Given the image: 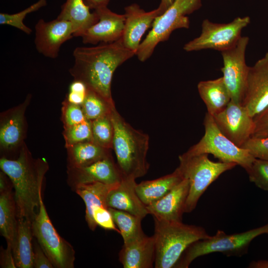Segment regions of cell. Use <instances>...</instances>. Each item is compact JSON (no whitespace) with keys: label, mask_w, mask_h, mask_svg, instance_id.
Segmentation results:
<instances>
[{"label":"cell","mask_w":268,"mask_h":268,"mask_svg":"<svg viewBox=\"0 0 268 268\" xmlns=\"http://www.w3.org/2000/svg\"><path fill=\"white\" fill-rule=\"evenodd\" d=\"M17 229V217L15 203L10 189L0 193V232L7 244L12 247Z\"/></svg>","instance_id":"83f0119b"},{"label":"cell","mask_w":268,"mask_h":268,"mask_svg":"<svg viewBox=\"0 0 268 268\" xmlns=\"http://www.w3.org/2000/svg\"><path fill=\"white\" fill-rule=\"evenodd\" d=\"M110 117L114 129L113 149L123 177L135 179L143 176L149 167L146 160L148 135L126 122L115 106Z\"/></svg>","instance_id":"3957f363"},{"label":"cell","mask_w":268,"mask_h":268,"mask_svg":"<svg viewBox=\"0 0 268 268\" xmlns=\"http://www.w3.org/2000/svg\"><path fill=\"white\" fill-rule=\"evenodd\" d=\"M33 236L32 222L24 217L17 218L16 236L12 247L16 268H33Z\"/></svg>","instance_id":"cb8c5ba5"},{"label":"cell","mask_w":268,"mask_h":268,"mask_svg":"<svg viewBox=\"0 0 268 268\" xmlns=\"http://www.w3.org/2000/svg\"><path fill=\"white\" fill-rule=\"evenodd\" d=\"M62 121L64 128L69 127L87 120L81 106L65 100L63 103Z\"/></svg>","instance_id":"e575fe53"},{"label":"cell","mask_w":268,"mask_h":268,"mask_svg":"<svg viewBox=\"0 0 268 268\" xmlns=\"http://www.w3.org/2000/svg\"><path fill=\"white\" fill-rule=\"evenodd\" d=\"M69 168H80L88 166L110 155L109 150L93 141H87L67 148Z\"/></svg>","instance_id":"4316f807"},{"label":"cell","mask_w":268,"mask_h":268,"mask_svg":"<svg viewBox=\"0 0 268 268\" xmlns=\"http://www.w3.org/2000/svg\"><path fill=\"white\" fill-rule=\"evenodd\" d=\"M255 128L251 136H268V106L253 117Z\"/></svg>","instance_id":"f35d334b"},{"label":"cell","mask_w":268,"mask_h":268,"mask_svg":"<svg viewBox=\"0 0 268 268\" xmlns=\"http://www.w3.org/2000/svg\"><path fill=\"white\" fill-rule=\"evenodd\" d=\"M120 231L124 245H129L144 237L141 227L142 219L127 212L108 208Z\"/></svg>","instance_id":"f1b7e54d"},{"label":"cell","mask_w":268,"mask_h":268,"mask_svg":"<svg viewBox=\"0 0 268 268\" xmlns=\"http://www.w3.org/2000/svg\"><path fill=\"white\" fill-rule=\"evenodd\" d=\"M0 167L14 188L17 217H24L32 222L40 209L42 183L48 169L47 162L34 159L23 143L17 158H1Z\"/></svg>","instance_id":"7a4b0ae2"},{"label":"cell","mask_w":268,"mask_h":268,"mask_svg":"<svg viewBox=\"0 0 268 268\" xmlns=\"http://www.w3.org/2000/svg\"><path fill=\"white\" fill-rule=\"evenodd\" d=\"M93 140L101 146L113 148L114 129L110 114L91 121Z\"/></svg>","instance_id":"4dcf8cb0"},{"label":"cell","mask_w":268,"mask_h":268,"mask_svg":"<svg viewBox=\"0 0 268 268\" xmlns=\"http://www.w3.org/2000/svg\"><path fill=\"white\" fill-rule=\"evenodd\" d=\"M246 172L251 182L268 191V160L255 158Z\"/></svg>","instance_id":"836d02e7"},{"label":"cell","mask_w":268,"mask_h":268,"mask_svg":"<svg viewBox=\"0 0 268 268\" xmlns=\"http://www.w3.org/2000/svg\"><path fill=\"white\" fill-rule=\"evenodd\" d=\"M250 268H268V260H260L251 262L248 266Z\"/></svg>","instance_id":"7bdbcfd3"},{"label":"cell","mask_w":268,"mask_h":268,"mask_svg":"<svg viewBox=\"0 0 268 268\" xmlns=\"http://www.w3.org/2000/svg\"><path fill=\"white\" fill-rule=\"evenodd\" d=\"M92 216L96 224L108 230L120 233L116 228L112 215L108 208L103 206H95L92 209Z\"/></svg>","instance_id":"8d00e7d4"},{"label":"cell","mask_w":268,"mask_h":268,"mask_svg":"<svg viewBox=\"0 0 268 268\" xmlns=\"http://www.w3.org/2000/svg\"><path fill=\"white\" fill-rule=\"evenodd\" d=\"M66 147L87 141H93L91 121L86 120L80 124L64 128L63 133Z\"/></svg>","instance_id":"d6a6232c"},{"label":"cell","mask_w":268,"mask_h":268,"mask_svg":"<svg viewBox=\"0 0 268 268\" xmlns=\"http://www.w3.org/2000/svg\"><path fill=\"white\" fill-rule=\"evenodd\" d=\"M268 233V223L247 231L228 234L218 230L213 236L198 240L184 251L175 268H187L196 258L219 252L227 256L241 257L247 254L251 242L257 237Z\"/></svg>","instance_id":"5b68a950"},{"label":"cell","mask_w":268,"mask_h":268,"mask_svg":"<svg viewBox=\"0 0 268 268\" xmlns=\"http://www.w3.org/2000/svg\"><path fill=\"white\" fill-rule=\"evenodd\" d=\"M119 258L124 268H152L155 258L153 236L145 235L129 245H123Z\"/></svg>","instance_id":"44dd1931"},{"label":"cell","mask_w":268,"mask_h":268,"mask_svg":"<svg viewBox=\"0 0 268 268\" xmlns=\"http://www.w3.org/2000/svg\"><path fill=\"white\" fill-rule=\"evenodd\" d=\"M212 117L221 133L239 147L253 133V117L241 104L231 100L222 111Z\"/></svg>","instance_id":"7c38bea8"},{"label":"cell","mask_w":268,"mask_h":268,"mask_svg":"<svg viewBox=\"0 0 268 268\" xmlns=\"http://www.w3.org/2000/svg\"><path fill=\"white\" fill-rule=\"evenodd\" d=\"M84 3L90 9L95 10L104 7H107L110 0H83Z\"/></svg>","instance_id":"b9f144b4"},{"label":"cell","mask_w":268,"mask_h":268,"mask_svg":"<svg viewBox=\"0 0 268 268\" xmlns=\"http://www.w3.org/2000/svg\"><path fill=\"white\" fill-rule=\"evenodd\" d=\"M57 18L73 24L75 29L73 37H79L99 19L97 13L91 12L83 0H67Z\"/></svg>","instance_id":"d4e9b609"},{"label":"cell","mask_w":268,"mask_h":268,"mask_svg":"<svg viewBox=\"0 0 268 268\" xmlns=\"http://www.w3.org/2000/svg\"><path fill=\"white\" fill-rule=\"evenodd\" d=\"M98 21L82 33L84 44H96L98 43H109L115 42L123 36L125 15L119 14L104 7L95 10Z\"/></svg>","instance_id":"2e32d148"},{"label":"cell","mask_w":268,"mask_h":268,"mask_svg":"<svg viewBox=\"0 0 268 268\" xmlns=\"http://www.w3.org/2000/svg\"><path fill=\"white\" fill-rule=\"evenodd\" d=\"M135 55L134 52L125 47L122 38L96 46L78 47L73 52L74 62L69 71L74 79L82 81L88 88L114 105L111 88L114 72Z\"/></svg>","instance_id":"6da1fadb"},{"label":"cell","mask_w":268,"mask_h":268,"mask_svg":"<svg viewBox=\"0 0 268 268\" xmlns=\"http://www.w3.org/2000/svg\"><path fill=\"white\" fill-rule=\"evenodd\" d=\"M201 5V0H174L171 5L155 19L151 30L141 42L135 55L138 60L141 62L147 60L156 46L166 41L175 30L188 28L190 20L187 15Z\"/></svg>","instance_id":"52a82bcc"},{"label":"cell","mask_w":268,"mask_h":268,"mask_svg":"<svg viewBox=\"0 0 268 268\" xmlns=\"http://www.w3.org/2000/svg\"><path fill=\"white\" fill-rule=\"evenodd\" d=\"M33 250V268H53L54 267L40 246L35 244Z\"/></svg>","instance_id":"ab89813d"},{"label":"cell","mask_w":268,"mask_h":268,"mask_svg":"<svg viewBox=\"0 0 268 268\" xmlns=\"http://www.w3.org/2000/svg\"><path fill=\"white\" fill-rule=\"evenodd\" d=\"M197 87L199 95L206 107L207 113L211 116L222 111L231 100L222 76L212 80L201 81Z\"/></svg>","instance_id":"603a6c76"},{"label":"cell","mask_w":268,"mask_h":268,"mask_svg":"<svg viewBox=\"0 0 268 268\" xmlns=\"http://www.w3.org/2000/svg\"><path fill=\"white\" fill-rule=\"evenodd\" d=\"M0 266L1 268H16L13 255L12 247L7 244L6 249L1 251Z\"/></svg>","instance_id":"60d3db41"},{"label":"cell","mask_w":268,"mask_h":268,"mask_svg":"<svg viewBox=\"0 0 268 268\" xmlns=\"http://www.w3.org/2000/svg\"><path fill=\"white\" fill-rule=\"evenodd\" d=\"M203 125V136L184 153L185 155L210 154L220 161L235 163L246 171L250 167L255 158L247 150L237 146L224 135L217 127L212 116L207 112Z\"/></svg>","instance_id":"ba28073f"},{"label":"cell","mask_w":268,"mask_h":268,"mask_svg":"<svg viewBox=\"0 0 268 268\" xmlns=\"http://www.w3.org/2000/svg\"><path fill=\"white\" fill-rule=\"evenodd\" d=\"M155 268H175L186 249L193 243L210 235L201 226L182 222L160 220L154 218Z\"/></svg>","instance_id":"277c9868"},{"label":"cell","mask_w":268,"mask_h":268,"mask_svg":"<svg viewBox=\"0 0 268 268\" xmlns=\"http://www.w3.org/2000/svg\"><path fill=\"white\" fill-rule=\"evenodd\" d=\"M33 235L53 265L58 268H73L74 251L53 226L42 199L37 215L32 222Z\"/></svg>","instance_id":"9c48e42d"},{"label":"cell","mask_w":268,"mask_h":268,"mask_svg":"<svg viewBox=\"0 0 268 268\" xmlns=\"http://www.w3.org/2000/svg\"><path fill=\"white\" fill-rule=\"evenodd\" d=\"M249 38L241 37L231 48L221 52L223 66L221 68L224 82L231 101L242 104L249 69L245 53Z\"/></svg>","instance_id":"8fae6325"},{"label":"cell","mask_w":268,"mask_h":268,"mask_svg":"<svg viewBox=\"0 0 268 268\" xmlns=\"http://www.w3.org/2000/svg\"><path fill=\"white\" fill-rule=\"evenodd\" d=\"M255 158L268 160V136L250 137L241 146Z\"/></svg>","instance_id":"d590c367"},{"label":"cell","mask_w":268,"mask_h":268,"mask_svg":"<svg viewBox=\"0 0 268 268\" xmlns=\"http://www.w3.org/2000/svg\"><path fill=\"white\" fill-rule=\"evenodd\" d=\"M34 43L37 51L46 57H58L60 48L75 32L70 21L56 18L50 21L43 19L38 20L35 26Z\"/></svg>","instance_id":"4fadbf2b"},{"label":"cell","mask_w":268,"mask_h":268,"mask_svg":"<svg viewBox=\"0 0 268 268\" xmlns=\"http://www.w3.org/2000/svg\"><path fill=\"white\" fill-rule=\"evenodd\" d=\"M242 105L252 117L268 106V52L249 67Z\"/></svg>","instance_id":"5bb4252c"},{"label":"cell","mask_w":268,"mask_h":268,"mask_svg":"<svg viewBox=\"0 0 268 268\" xmlns=\"http://www.w3.org/2000/svg\"><path fill=\"white\" fill-rule=\"evenodd\" d=\"M184 178L181 171L177 168L171 174L137 184L135 191L140 200L147 206L164 197Z\"/></svg>","instance_id":"7402d4cb"},{"label":"cell","mask_w":268,"mask_h":268,"mask_svg":"<svg viewBox=\"0 0 268 268\" xmlns=\"http://www.w3.org/2000/svg\"><path fill=\"white\" fill-rule=\"evenodd\" d=\"M46 4L47 0H39L35 3L18 13L14 14L0 13V24L13 26L27 34H30L32 32V29L23 23V20L28 14L38 10Z\"/></svg>","instance_id":"1f68e13d"},{"label":"cell","mask_w":268,"mask_h":268,"mask_svg":"<svg viewBox=\"0 0 268 268\" xmlns=\"http://www.w3.org/2000/svg\"><path fill=\"white\" fill-rule=\"evenodd\" d=\"M135 179L123 177L121 182L109 192L106 204L112 208L144 218L149 212L135 191Z\"/></svg>","instance_id":"ffe728a7"},{"label":"cell","mask_w":268,"mask_h":268,"mask_svg":"<svg viewBox=\"0 0 268 268\" xmlns=\"http://www.w3.org/2000/svg\"><path fill=\"white\" fill-rule=\"evenodd\" d=\"M208 155L188 156L184 153L179 156L180 165L177 168L189 182L185 212L194 210L200 198L209 186L222 173L237 165L235 163L211 161Z\"/></svg>","instance_id":"8992f818"},{"label":"cell","mask_w":268,"mask_h":268,"mask_svg":"<svg viewBox=\"0 0 268 268\" xmlns=\"http://www.w3.org/2000/svg\"><path fill=\"white\" fill-rule=\"evenodd\" d=\"M114 106L109 104L95 91L88 88L81 107L86 118L92 121L109 115L112 108Z\"/></svg>","instance_id":"f546056e"},{"label":"cell","mask_w":268,"mask_h":268,"mask_svg":"<svg viewBox=\"0 0 268 268\" xmlns=\"http://www.w3.org/2000/svg\"><path fill=\"white\" fill-rule=\"evenodd\" d=\"M125 22L122 40L125 47L136 53L140 40L155 19L160 15L158 7L145 11L136 3L125 8Z\"/></svg>","instance_id":"e0dca14e"},{"label":"cell","mask_w":268,"mask_h":268,"mask_svg":"<svg viewBox=\"0 0 268 268\" xmlns=\"http://www.w3.org/2000/svg\"><path fill=\"white\" fill-rule=\"evenodd\" d=\"M68 172L69 182L74 187L96 182L116 185L123 179L117 164L110 155L87 166L69 168Z\"/></svg>","instance_id":"ac0fdd59"},{"label":"cell","mask_w":268,"mask_h":268,"mask_svg":"<svg viewBox=\"0 0 268 268\" xmlns=\"http://www.w3.org/2000/svg\"><path fill=\"white\" fill-rule=\"evenodd\" d=\"M250 23L249 16L237 17L227 23L204 19L201 34L184 46L187 52L212 49L221 52L233 47L241 37L242 30Z\"/></svg>","instance_id":"30bf717a"},{"label":"cell","mask_w":268,"mask_h":268,"mask_svg":"<svg viewBox=\"0 0 268 268\" xmlns=\"http://www.w3.org/2000/svg\"><path fill=\"white\" fill-rule=\"evenodd\" d=\"M88 90V87L83 82L74 79L69 85L65 100L81 106L86 98Z\"/></svg>","instance_id":"74e56055"},{"label":"cell","mask_w":268,"mask_h":268,"mask_svg":"<svg viewBox=\"0 0 268 268\" xmlns=\"http://www.w3.org/2000/svg\"><path fill=\"white\" fill-rule=\"evenodd\" d=\"M6 175L2 171L0 173V192H3L9 189Z\"/></svg>","instance_id":"ee69618b"},{"label":"cell","mask_w":268,"mask_h":268,"mask_svg":"<svg viewBox=\"0 0 268 268\" xmlns=\"http://www.w3.org/2000/svg\"><path fill=\"white\" fill-rule=\"evenodd\" d=\"M31 95L18 106L3 112L0 117V147L9 152L21 147L26 132L25 118L26 109L30 103Z\"/></svg>","instance_id":"9a60e30c"},{"label":"cell","mask_w":268,"mask_h":268,"mask_svg":"<svg viewBox=\"0 0 268 268\" xmlns=\"http://www.w3.org/2000/svg\"><path fill=\"white\" fill-rule=\"evenodd\" d=\"M267 234L268 235V233Z\"/></svg>","instance_id":"bcb514c9"},{"label":"cell","mask_w":268,"mask_h":268,"mask_svg":"<svg viewBox=\"0 0 268 268\" xmlns=\"http://www.w3.org/2000/svg\"><path fill=\"white\" fill-rule=\"evenodd\" d=\"M174 0H161L158 6L160 14L163 13L173 3Z\"/></svg>","instance_id":"f6af8a7d"},{"label":"cell","mask_w":268,"mask_h":268,"mask_svg":"<svg viewBox=\"0 0 268 268\" xmlns=\"http://www.w3.org/2000/svg\"><path fill=\"white\" fill-rule=\"evenodd\" d=\"M117 185L96 182L80 184L74 187L76 193L82 199L85 203V220L91 230L94 231L97 226L92 216V208L97 205L108 208L106 204L107 195L110 191Z\"/></svg>","instance_id":"484cf974"},{"label":"cell","mask_w":268,"mask_h":268,"mask_svg":"<svg viewBox=\"0 0 268 268\" xmlns=\"http://www.w3.org/2000/svg\"><path fill=\"white\" fill-rule=\"evenodd\" d=\"M189 191V180L184 178L164 197L146 206L149 214L160 220L182 222Z\"/></svg>","instance_id":"d6986e66"}]
</instances>
